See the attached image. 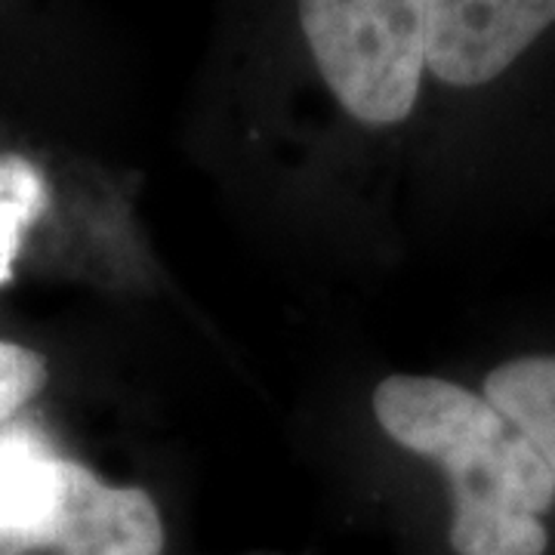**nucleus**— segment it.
Here are the masks:
<instances>
[{
  "instance_id": "nucleus-1",
  "label": "nucleus",
  "mask_w": 555,
  "mask_h": 555,
  "mask_svg": "<svg viewBox=\"0 0 555 555\" xmlns=\"http://www.w3.org/2000/svg\"><path fill=\"white\" fill-rule=\"evenodd\" d=\"M374 414L392 441L444 469L456 553H546L550 537L540 516L553 506L555 478L488 398L451 379L396 374L377 386Z\"/></svg>"
},
{
  "instance_id": "nucleus-6",
  "label": "nucleus",
  "mask_w": 555,
  "mask_h": 555,
  "mask_svg": "<svg viewBox=\"0 0 555 555\" xmlns=\"http://www.w3.org/2000/svg\"><path fill=\"white\" fill-rule=\"evenodd\" d=\"M485 398L534 444L555 478V356H528L494 367Z\"/></svg>"
},
{
  "instance_id": "nucleus-2",
  "label": "nucleus",
  "mask_w": 555,
  "mask_h": 555,
  "mask_svg": "<svg viewBox=\"0 0 555 555\" xmlns=\"http://www.w3.org/2000/svg\"><path fill=\"white\" fill-rule=\"evenodd\" d=\"M318 75L361 124L414 112L426 72V0H297Z\"/></svg>"
},
{
  "instance_id": "nucleus-7",
  "label": "nucleus",
  "mask_w": 555,
  "mask_h": 555,
  "mask_svg": "<svg viewBox=\"0 0 555 555\" xmlns=\"http://www.w3.org/2000/svg\"><path fill=\"white\" fill-rule=\"evenodd\" d=\"M50 207V189L22 155H0V287L13 281L25 235Z\"/></svg>"
},
{
  "instance_id": "nucleus-5",
  "label": "nucleus",
  "mask_w": 555,
  "mask_h": 555,
  "mask_svg": "<svg viewBox=\"0 0 555 555\" xmlns=\"http://www.w3.org/2000/svg\"><path fill=\"white\" fill-rule=\"evenodd\" d=\"M65 456L35 426L0 433V537L22 534L60 494Z\"/></svg>"
},
{
  "instance_id": "nucleus-4",
  "label": "nucleus",
  "mask_w": 555,
  "mask_h": 555,
  "mask_svg": "<svg viewBox=\"0 0 555 555\" xmlns=\"http://www.w3.org/2000/svg\"><path fill=\"white\" fill-rule=\"evenodd\" d=\"M555 22V0H426V68L451 87L500 78Z\"/></svg>"
},
{
  "instance_id": "nucleus-8",
  "label": "nucleus",
  "mask_w": 555,
  "mask_h": 555,
  "mask_svg": "<svg viewBox=\"0 0 555 555\" xmlns=\"http://www.w3.org/2000/svg\"><path fill=\"white\" fill-rule=\"evenodd\" d=\"M47 386V361L38 352L0 339V426Z\"/></svg>"
},
{
  "instance_id": "nucleus-3",
  "label": "nucleus",
  "mask_w": 555,
  "mask_h": 555,
  "mask_svg": "<svg viewBox=\"0 0 555 555\" xmlns=\"http://www.w3.org/2000/svg\"><path fill=\"white\" fill-rule=\"evenodd\" d=\"M164 525L152 496L115 488L65 460L53 506L22 534L0 537V555H160Z\"/></svg>"
}]
</instances>
